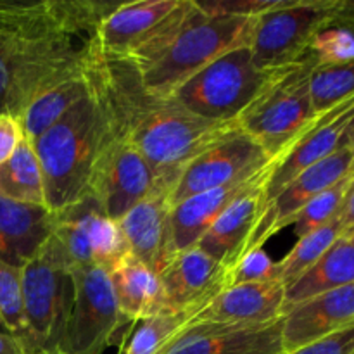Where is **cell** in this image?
Wrapping results in <instances>:
<instances>
[{
  "mask_svg": "<svg viewBox=\"0 0 354 354\" xmlns=\"http://www.w3.org/2000/svg\"><path fill=\"white\" fill-rule=\"evenodd\" d=\"M88 75L109 113L114 135L175 182L190 159L234 127L206 121L173 97L151 93L127 59L102 54L97 41L88 59Z\"/></svg>",
  "mask_w": 354,
  "mask_h": 354,
  "instance_id": "obj_1",
  "label": "cell"
},
{
  "mask_svg": "<svg viewBox=\"0 0 354 354\" xmlns=\"http://www.w3.org/2000/svg\"><path fill=\"white\" fill-rule=\"evenodd\" d=\"M114 7L52 0L47 16L0 31V114L21 120L38 95L80 71L95 47L97 26Z\"/></svg>",
  "mask_w": 354,
  "mask_h": 354,
  "instance_id": "obj_2",
  "label": "cell"
},
{
  "mask_svg": "<svg viewBox=\"0 0 354 354\" xmlns=\"http://www.w3.org/2000/svg\"><path fill=\"white\" fill-rule=\"evenodd\" d=\"M254 17L209 14L197 0H178L169 16L127 59L142 85L171 97L180 85L234 48L249 45Z\"/></svg>",
  "mask_w": 354,
  "mask_h": 354,
  "instance_id": "obj_3",
  "label": "cell"
},
{
  "mask_svg": "<svg viewBox=\"0 0 354 354\" xmlns=\"http://www.w3.org/2000/svg\"><path fill=\"white\" fill-rule=\"evenodd\" d=\"M88 80L90 92L85 99L33 142L44 175L45 204L52 213H59L88 196L93 166L114 138L102 97L90 75Z\"/></svg>",
  "mask_w": 354,
  "mask_h": 354,
  "instance_id": "obj_4",
  "label": "cell"
},
{
  "mask_svg": "<svg viewBox=\"0 0 354 354\" xmlns=\"http://www.w3.org/2000/svg\"><path fill=\"white\" fill-rule=\"evenodd\" d=\"M30 354H54L64 334L75 297L73 265L52 235L21 268Z\"/></svg>",
  "mask_w": 354,
  "mask_h": 354,
  "instance_id": "obj_5",
  "label": "cell"
},
{
  "mask_svg": "<svg viewBox=\"0 0 354 354\" xmlns=\"http://www.w3.org/2000/svg\"><path fill=\"white\" fill-rule=\"evenodd\" d=\"M310 57L280 69L237 118L235 127L277 159L317 118L311 104Z\"/></svg>",
  "mask_w": 354,
  "mask_h": 354,
  "instance_id": "obj_6",
  "label": "cell"
},
{
  "mask_svg": "<svg viewBox=\"0 0 354 354\" xmlns=\"http://www.w3.org/2000/svg\"><path fill=\"white\" fill-rule=\"evenodd\" d=\"M275 73L259 69L252 61L249 45H244L201 69L180 85L171 97L203 120L235 124Z\"/></svg>",
  "mask_w": 354,
  "mask_h": 354,
  "instance_id": "obj_7",
  "label": "cell"
},
{
  "mask_svg": "<svg viewBox=\"0 0 354 354\" xmlns=\"http://www.w3.org/2000/svg\"><path fill=\"white\" fill-rule=\"evenodd\" d=\"M342 0H280L252 23L249 50L263 71H280L306 59L313 38L330 26Z\"/></svg>",
  "mask_w": 354,
  "mask_h": 354,
  "instance_id": "obj_8",
  "label": "cell"
},
{
  "mask_svg": "<svg viewBox=\"0 0 354 354\" xmlns=\"http://www.w3.org/2000/svg\"><path fill=\"white\" fill-rule=\"evenodd\" d=\"M73 283L71 311L54 354H104L130 325L118 310L109 273L95 265L73 268Z\"/></svg>",
  "mask_w": 354,
  "mask_h": 354,
  "instance_id": "obj_9",
  "label": "cell"
},
{
  "mask_svg": "<svg viewBox=\"0 0 354 354\" xmlns=\"http://www.w3.org/2000/svg\"><path fill=\"white\" fill-rule=\"evenodd\" d=\"M175 180L156 171L131 145L114 135L93 166L88 196L106 216L121 220L152 194H171Z\"/></svg>",
  "mask_w": 354,
  "mask_h": 354,
  "instance_id": "obj_10",
  "label": "cell"
},
{
  "mask_svg": "<svg viewBox=\"0 0 354 354\" xmlns=\"http://www.w3.org/2000/svg\"><path fill=\"white\" fill-rule=\"evenodd\" d=\"M272 161L254 138L234 124L187 162L173 185L169 204L249 178Z\"/></svg>",
  "mask_w": 354,
  "mask_h": 354,
  "instance_id": "obj_11",
  "label": "cell"
},
{
  "mask_svg": "<svg viewBox=\"0 0 354 354\" xmlns=\"http://www.w3.org/2000/svg\"><path fill=\"white\" fill-rule=\"evenodd\" d=\"M353 116L354 97L332 107L327 113L318 114L310 127L272 161V168L263 187V206L266 207V204L304 169L342 149V137Z\"/></svg>",
  "mask_w": 354,
  "mask_h": 354,
  "instance_id": "obj_12",
  "label": "cell"
},
{
  "mask_svg": "<svg viewBox=\"0 0 354 354\" xmlns=\"http://www.w3.org/2000/svg\"><path fill=\"white\" fill-rule=\"evenodd\" d=\"M353 162L354 149H339L337 152L325 158L324 161L317 162L311 168L304 169L292 182L287 183L263 209L245 251L263 248L273 235L289 227L292 218L313 197H317L324 190L330 189L332 185L341 182L344 176L351 173Z\"/></svg>",
  "mask_w": 354,
  "mask_h": 354,
  "instance_id": "obj_13",
  "label": "cell"
},
{
  "mask_svg": "<svg viewBox=\"0 0 354 354\" xmlns=\"http://www.w3.org/2000/svg\"><path fill=\"white\" fill-rule=\"evenodd\" d=\"M159 280L162 311L196 315L227 289L228 270L194 245L176 252L171 263L159 273Z\"/></svg>",
  "mask_w": 354,
  "mask_h": 354,
  "instance_id": "obj_14",
  "label": "cell"
},
{
  "mask_svg": "<svg viewBox=\"0 0 354 354\" xmlns=\"http://www.w3.org/2000/svg\"><path fill=\"white\" fill-rule=\"evenodd\" d=\"M286 287L280 282L232 286L214 296L190 324L232 328L268 327L282 320Z\"/></svg>",
  "mask_w": 354,
  "mask_h": 354,
  "instance_id": "obj_15",
  "label": "cell"
},
{
  "mask_svg": "<svg viewBox=\"0 0 354 354\" xmlns=\"http://www.w3.org/2000/svg\"><path fill=\"white\" fill-rule=\"evenodd\" d=\"M354 325V283L289 306L282 317L283 354Z\"/></svg>",
  "mask_w": 354,
  "mask_h": 354,
  "instance_id": "obj_16",
  "label": "cell"
},
{
  "mask_svg": "<svg viewBox=\"0 0 354 354\" xmlns=\"http://www.w3.org/2000/svg\"><path fill=\"white\" fill-rule=\"evenodd\" d=\"M118 221L131 254L158 275L176 256L169 192L152 194Z\"/></svg>",
  "mask_w": 354,
  "mask_h": 354,
  "instance_id": "obj_17",
  "label": "cell"
},
{
  "mask_svg": "<svg viewBox=\"0 0 354 354\" xmlns=\"http://www.w3.org/2000/svg\"><path fill=\"white\" fill-rule=\"evenodd\" d=\"M161 354H283L282 320L259 328L189 324Z\"/></svg>",
  "mask_w": 354,
  "mask_h": 354,
  "instance_id": "obj_18",
  "label": "cell"
},
{
  "mask_svg": "<svg viewBox=\"0 0 354 354\" xmlns=\"http://www.w3.org/2000/svg\"><path fill=\"white\" fill-rule=\"evenodd\" d=\"M178 0H140L116 3L97 26V48L116 59H128L169 16Z\"/></svg>",
  "mask_w": 354,
  "mask_h": 354,
  "instance_id": "obj_19",
  "label": "cell"
},
{
  "mask_svg": "<svg viewBox=\"0 0 354 354\" xmlns=\"http://www.w3.org/2000/svg\"><path fill=\"white\" fill-rule=\"evenodd\" d=\"M55 213L0 194V259L23 268L54 235Z\"/></svg>",
  "mask_w": 354,
  "mask_h": 354,
  "instance_id": "obj_20",
  "label": "cell"
},
{
  "mask_svg": "<svg viewBox=\"0 0 354 354\" xmlns=\"http://www.w3.org/2000/svg\"><path fill=\"white\" fill-rule=\"evenodd\" d=\"M272 168V166H270ZM270 173V171H268ZM268 176V175H266ZM266 176L237 197L197 242L207 256L230 270L244 254L252 230L263 213V187Z\"/></svg>",
  "mask_w": 354,
  "mask_h": 354,
  "instance_id": "obj_21",
  "label": "cell"
},
{
  "mask_svg": "<svg viewBox=\"0 0 354 354\" xmlns=\"http://www.w3.org/2000/svg\"><path fill=\"white\" fill-rule=\"evenodd\" d=\"M270 166L272 162L249 178H242L239 182L228 183V185L218 187V189L207 190V192L196 194V196L180 201L178 204L171 206V230L176 252L197 245L207 228L241 194L254 187L268 175Z\"/></svg>",
  "mask_w": 354,
  "mask_h": 354,
  "instance_id": "obj_22",
  "label": "cell"
},
{
  "mask_svg": "<svg viewBox=\"0 0 354 354\" xmlns=\"http://www.w3.org/2000/svg\"><path fill=\"white\" fill-rule=\"evenodd\" d=\"M109 280L118 310L130 325H137L152 315L165 313L159 275L133 254H128L111 270Z\"/></svg>",
  "mask_w": 354,
  "mask_h": 354,
  "instance_id": "obj_23",
  "label": "cell"
},
{
  "mask_svg": "<svg viewBox=\"0 0 354 354\" xmlns=\"http://www.w3.org/2000/svg\"><path fill=\"white\" fill-rule=\"evenodd\" d=\"M353 283L354 244L348 237H341L306 273L286 287V310L318 294L342 289Z\"/></svg>",
  "mask_w": 354,
  "mask_h": 354,
  "instance_id": "obj_24",
  "label": "cell"
},
{
  "mask_svg": "<svg viewBox=\"0 0 354 354\" xmlns=\"http://www.w3.org/2000/svg\"><path fill=\"white\" fill-rule=\"evenodd\" d=\"M86 64L75 75L64 78L52 88L45 90L26 107L21 116V124H23L28 140H37L48 128L54 127L69 109H73L80 100L85 99L86 93L90 92Z\"/></svg>",
  "mask_w": 354,
  "mask_h": 354,
  "instance_id": "obj_25",
  "label": "cell"
},
{
  "mask_svg": "<svg viewBox=\"0 0 354 354\" xmlns=\"http://www.w3.org/2000/svg\"><path fill=\"white\" fill-rule=\"evenodd\" d=\"M0 194L17 203L47 206L40 161L35 152L33 142L26 137L12 158L0 165Z\"/></svg>",
  "mask_w": 354,
  "mask_h": 354,
  "instance_id": "obj_26",
  "label": "cell"
},
{
  "mask_svg": "<svg viewBox=\"0 0 354 354\" xmlns=\"http://www.w3.org/2000/svg\"><path fill=\"white\" fill-rule=\"evenodd\" d=\"M341 237L342 225L337 216L324 227L297 239L294 248L279 261V280L283 287H289L303 273H306Z\"/></svg>",
  "mask_w": 354,
  "mask_h": 354,
  "instance_id": "obj_27",
  "label": "cell"
},
{
  "mask_svg": "<svg viewBox=\"0 0 354 354\" xmlns=\"http://www.w3.org/2000/svg\"><path fill=\"white\" fill-rule=\"evenodd\" d=\"M194 313H158L138 322L121 354H161L190 324Z\"/></svg>",
  "mask_w": 354,
  "mask_h": 354,
  "instance_id": "obj_28",
  "label": "cell"
},
{
  "mask_svg": "<svg viewBox=\"0 0 354 354\" xmlns=\"http://www.w3.org/2000/svg\"><path fill=\"white\" fill-rule=\"evenodd\" d=\"M310 93L317 116L354 97V59L315 66L310 76Z\"/></svg>",
  "mask_w": 354,
  "mask_h": 354,
  "instance_id": "obj_29",
  "label": "cell"
},
{
  "mask_svg": "<svg viewBox=\"0 0 354 354\" xmlns=\"http://www.w3.org/2000/svg\"><path fill=\"white\" fill-rule=\"evenodd\" d=\"M90 252H92V265L106 270L107 273L121 261L131 254L128 242L118 220L106 216L100 209L92 214L88 221Z\"/></svg>",
  "mask_w": 354,
  "mask_h": 354,
  "instance_id": "obj_30",
  "label": "cell"
},
{
  "mask_svg": "<svg viewBox=\"0 0 354 354\" xmlns=\"http://www.w3.org/2000/svg\"><path fill=\"white\" fill-rule=\"evenodd\" d=\"M353 176V173H349V175L344 176L341 182H337L335 185H332L330 189L318 194L317 197H313V199H311L310 203L292 218L290 225L294 227L297 239L310 234V232L317 230V228L324 227V225L335 220V218L341 214V207L342 204H344L346 194H348L349 185H351Z\"/></svg>",
  "mask_w": 354,
  "mask_h": 354,
  "instance_id": "obj_31",
  "label": "cell"
},
{
  "mask_svg": "<svg viewBox=\"0 0 354 354\" xmlns=\"http://www.w3.org/2000/svg\"><path fill=\"white\" fill-rule=\"evenodd\" d=\"M0 318L9 334L16 335L26 344V320L21 268L0 259Z\"/></svg>",
  "mask_w": 354,
  "mask_h": 354,
  "instance_id": "obj_32",
  "label": "cell"
},
{
  "mask_svg": "<svg viewBox=\"0 0 354 354\" xmlns=\"http://www.w3.org/2000/svg\"><path fill=\"white\" fill-rule=\"evenodd\" d=\"M315 66L339 64L354 59V37L351 31L332 23L311 41L308 55Z\"/></svg>",
  "mask_w": 354,
  "mask_h": 354,
  "instance_id": "obj_33",
  "label": "cell"
},
{
  "mask_svg": "<svg viewBox=\"0 0 354 354\" xmlns=\"http://www.w3.org/2000/svg\"><path fill=\"white\" fill-rule=\"evenodd\" d=\"M280 282L279 280V261L263 248L249 249L228 270L227 287L242 286V283H266ZM282 283V282H280Z\"/></svg>",
  "mask_w": 354,
  "mask_h": 354,
  "instance_id": "obj_34",
  "label": "cell"
},
{
  "mask_svg": "<svg viewBox=\"0 0 354 354\" xmlns=\"http://www.w3.org/2000/svg\"><path fill=\"white\" fill-rule=\"evenodd\" d=\"M52 0L44 2H3L0 0V31L14 30L24 24H30L40 17L47 16L50 10Z\"/></svg>",
  "mask_w": 354,
  "mask_h": 354,
  "instance_id": "obj_35",
  "label": "cell"
},
{
  "mask_svg": "<svg viewBox=\"0 0 354 354\" xmlns=\"http://www.w3.org/2000/svg\"><path fill=\"white\" fill-rule=\"evenodd\" d=\"M280 0H214L199 2L206 12L232 17H256L273 9Z\"/></svg>",
  "mask_w": 354,
  "mask_h": 354,
  "instance_id": "obj_36",
  "label": "cell"
},
{
  "mask_svg": "<svg viewBox=\"0 0 354 354\" xmlns=\"http://www.w3.org/2000/svg\"><path fill=\"white\" fill-rule=\"evenodd\" d=\"M287 354H354V325Z\"/></svg>",
  "mask_w": 354,
  "mask_h": 354,
  "instance_id": "obj_37",
  "label": "cell"
},
{
  "mask_svg": "<svg viewBox=\"0 0 354 354\" xmlns=\"http://www.w3.org/2000/svg\"><path fill=\"white\" fill-rule=\"evenodd\" d=\"M24 137L26 135L19 118L10 113L0 114V165L12 158Z\"/></svg>",
  "mask_w": 354,
  "mask_h": 354,
  "instance_id": "obj_38",
  "label": "cell"
},
{
  "mask_svg": "<svg viewBox=\"0 0 354 354\" xmlns=\"http://www.w3.org/2000/svg\"><path fill=\"white\" fill-rule=\"evenodd\" d=\"M339 220H341L342 225V237H346V235H349L354 230V176L348 194H346L344 204L341 207Z\"/></svg>",
  "mask_w": 354,
  "mask_h": 354,
  "instance_id": "obj_39",
  "label": "cell"
},
{
  "mask_svg": "<svg viewBox=\"0 0 354 354\" xmlns=\"http://www.w3.org/2000/svg\"><path fill=\"white\" fill-rule=\"evenodd\" d=\"M0 354H30L26 344L9 332H0Z\"/></svg>",
  "mask_w": 354,
  "mask_h": 354,
  "instance_id": "obj_40",
  "label": "cell"
},
{
  "mask_svg": "<svg viewBox=\"0 0 354 354\" xmlns=\"http://www.w3.org/2000/svg\"><path fill=\"white\" fill-rule=\"evenodd\" d=\"M341 19H354V0H342L341 10H339L337 17L334 21Z\"/></svg>",
  "mask_w": 354,
  "mask_h": 354,
  "instance_id": "obj_41",
  "label": "cell"
},
{
  "mask_svg": "<svg viewBox=\"0 0 354 354\" xmlns=\"http://www.w3.org/2000/svg\"><path fill=\"white\" fill-rule=\"evenodd\" d=\"M342 149H354V116L349 121L344 137H342Z\"/></svg>",
  "mask_w": 354,
  "mask_h": 354,
  "instance_id": "obj_42",
  "label": "cell"
},
{
  "mask_svg": "<svg viewBox=\"0 0 354 354\" xmlns=\"http://www.w3.org/2000/svg\"><path fill=\"white\" fill-rule=\"evenodd\" d=\"M334 24H339V26L346 28V30L351 31V35L354 37V19H341V21H334Z\"/></svg>",
  "mask_w": 354,
  "mask_h": 354,
  "instance_id": "obj_43",
  "label": "cell"
},
{
  "mask_svg": "<svg viewBox=\"0 0 354 354\" xmlns=\"http://www.w3.org/2000/svg\"><path fill=\"white\" fill-rule=\"evenodd\" d=\"M0 332H9V330H7L6 324H3V322H2V318H0Z\"/></svg>",
  "mask_w": 354,
  "mask_h": 354,
  "instance_id": "obj_44",
  "label": "cell"
},
{
  "mask_svg": "<svg viewBox=\"0 0 354 354\" xmlns=\"http://www.w3.org/2000/svg\"><path fill=\"white\" fill-rule=\"evenodd\" d=\"M346 237H348L349 239V241H351L353 242V244H354V230L351 232V234H349V235H346Z\"/></svg>",
  "mask_w": 354,
  "mask_h": 354,
  "instance_id": "obj_45",
  "label": "cell"
},
{
  "mask_svg": "<svg viewBox=\"0 0 354 354\" xmlns=\"http://www.w3.org/2000/svg\"><path fill=\"white\" fill-rule=\"evenodd\" d=\"M351 173L354 175V162H353V169H351Z\"/></svg>",
  "mask_w": 354,
  "mask_h": 354,
  "instance_id": "obj_46",
  "label": "cell"
}]
</instances>
